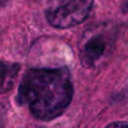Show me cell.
Returning a JSON list of instances; mask_svg holds the SVG:
<instances>
[{
	"mask_svg": "<svg viewBox=\"0 0 128 128\" xmlns=\"http://www.w3.org/2000/svg\"><path fill=\"white\" fill-rule=\"evenodd\" d=\"M73 94V83L67 68H32L21 79L17 99L34 118L50 121L67 110Z\"/></svg>",
	"mask_w": 128,
	"mask_h": 128,
	"instance_id": "obj_1",
	"label": "cell"
},
{
	"mask_svg": "<svg viewBox=\"0 0 128 128\" xmlns=\"http://www.w3.org/2000/svg\"><path fill=\"white\" fill-rule=\"evenodd\" d=\"M94 0H54L46 9V19L54 28H72L88 18Z\"/></svg>",
	"mask_w": 128,
	"mask_h": 128,
	"instance_id": "obj_2",
	"label": "cell"
},
{
	"mask_svg": "<svg viewBox=\"0 0 128 128\" xmlns=\"http://www.w3.org/2000/svg\"><path fill=\"white\" fill-rule=\"evenodd\" d=\"M108 43L103 35L95 34L85 39L80 47L79 58L84 67L91 68L95 66L104 56Z\"/></svg>",
	"mask_w": 128,
	"mask_h": 128,
	"instance_id": "obj_3",
	"label": "cell"
},
{
	"mask_svg": "<svg viewBox=\"0 0 128 128\" xmlns=\"http://www.w3.org/2000/svg\"><path fill=\"white\" fill-rule=\"evenodd\" d=\"M20 68L19 63L0 61V94H5L12 89L18 78Z\"/></svg>",
	"mask_w": 128,
	"mask_h": 128,
	"instance_id": "obj_4",
	"label": "cell"
},
{
	"mask_svg": "<svg viewBox=\"0 0 128 128\" xmlns=\"http://www.w3.org/2000/svg\"><path fill=\"white\" fill-rule=\"evenodd\" d=\"M104 128H128V121L119 120V121H113L106 125Z\"/></svg>",
	"mask_w": 128,
	"mask_h": 128,
	"instance_id": "obj_5",
	"label": "cell"
},
{
	"mask_svg": "<svg viewBox=\"0 0 128 128\" xmlns=\"http://www.w3.org/2000/svg\"><path fill=\"white\" fill-rule=\"evenodd\" d=\"M11 0H0V7H2V6H4V5H6L7 3H9Z\"/></svg>",
	"mask_w": 128,
	"mask_h": 128,
	"instance_id": "obj_6",
	"label": "cell"
}]
</instances>
